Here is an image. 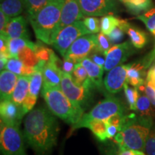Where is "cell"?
Returning a JSON list of instances; mask_svg holds the SVG:
<instances>
[{"label": "cell", "mask_w": 155, "mask_h": 155, "mask_svg": "<svg viewBox=\"0 0 155 155\" xmlns=\"http://www.w3.org/2000/svg\"><path fill=\"white\" fill-rule=\"evenodd\" d=\"M59 124L55 115L45 107L32 110L24 122V138L37 155H50L57 144Z\"/></svg>", "instance_id": "1"}, {"label": "cell", "mask_w": 155, "mask_h": 155, "mask_svg": "<svg viewBox=\"0 0 155 155\" xmlns=\"http://www.w3.org/2000/svg\"><path fill=\"white\" fill-rule=\"evenodd\" d=\"M153 127V119L135 114L126 115L121 131L114 138L119 150L144 152L147 139Z\"/></svg>", "instance_id": "2"}, {"label": "cell", "mask_w": 155, "mask_h": 155, "mask_svg": "<svg viewBox=\"0 0 155 155\" xmlns=\"http://www.w3.org/2000/svg\"><path fill=\"white\" fill-rule=\"evenodd\" d=\"M64 0H53L37 14L28 17L37 39L52 45L61 19Z\"/></svg>", "instance_id": "3"}, {"label": "cell", "mask_w": 155, "mask_h": 155, "mask_svg": "<svg viewBox=\"0 0 155 155\" xmlns=\"http://www.w3.org/2000/svg\"><path fill=\"white\" fill-rule=\"evenodd\" d=\"M42 96L50 111L70 125L76 124L84 114V110L77 107L61 88L43 84Z\"/></svg>", "instance_id": "4"}, {"label": "cell", "mask_w": 155, "mask_h": 155, "mask_svg": "<svg viewBox=\"0 0 155 155\" xmlns=\"http://www.w3.org/2000/svg\"><path fill=\"white\" fill-rule=\"evenodd\" d=\"M125 107L119 99L114 97H108L94 107L91 111L84 114L80 121L73 126V129L85 127L87 124L93 120L106 121L115 115H125Z\"/></svg>", "instance_id": "5"}, {"label": "cell", "mask_w": 155, "mask_h": 155, "mask_svg": "<svg viewBox=\"0 0 155 155\" xmlns=\"http://www.w3.org/2000/svg\"><path fill=\"white\" fill-rule=\"evenodd\" d=\"M19 127L1 123L0 150L2 155H28L25 150L24 136Z\"/></svg>", "instance_id": "6"}, {"label": "cell", "mask_w": 155, "mask_h": 155, "mask_svg": "<svg viewBox=\"0 0 155 155\" xmlns=\"http://www.w3.org/2000/svg\"><path fill=\"white\" fill-rule=\"evenodd\" d=\"M61 88L77 107L83 110L88 107L91 99V91L94 89L77 84L73 80L72 75L64 72H62Z\"/></svg>", "instance_id": "7"}, {"label": "cell", "mask_w": 155, "mask_h": 155, "mask_svg": "<svg viewBox=\"0 0 155 155\" xmlns=\"http://www.w3.org/2000/svg\"><path fill=\"white\" fill-rule=\"evenodd\" d=\"M88 34H91V32L87 29L83 21H76L60 31L52 45L64 57L71 45L77 39Z\"/></svg>", "instance_id": "8"}, {"label": "cell", "mask_w": 155, "mask_h": 155, "mask_svg": "<svg viewBox=\"0 0 155 155\" xmlns=\"http://www.w3.org/2000/svg\"><path fill=\"white\" fill-rule=\"evenodd\" d=\"M96 47H98V35H85L71 45L63 58H66L75 64L81 63L84 58L88 57Z\"/></svg>", "instance_id": "9"}, {"label": "cell", "mask_w": 155, "mask_h": 155, "mask_svg": "<svg viewBox=\"0 0 155 155\" xmlns=\"http://www.w3.org/2000/svg\"><path fill=\"white\" fill-rule=\"evenodd\" d=\"M135 48L131 41L112 46L106 53L104 71L108 72L114 68L123 64L131 55L135 53Z\"/></svg>", "instance_id": "10"}, {"label": "cell", "mask_w": 155, "mask_h": 155, "mask_svg": "<svg viewBox=\"0 0 155 155\" xmlns=\"http://www.w3.org/2000/svg\"><path fill=\"white\" fill-rule=\"evenodd\" d=\"M85 16L98 17L109 15L115 10L114 0H77Z\"/></svg>", "instance_id": "11"}, {"label": "cell", "mask_w": 155, "mask_h": 155, "mask_svg": "<svg viewBox=\"0 0 155 155\" xmlns=\"http://www.w3.org/2000/svg\"><path fill=\"white\" fill-rule=\"evenodd\" d=\"M129 67V64H121L108 71L104 78V85L108 93L114 94L121 90L127 82Z\"/></svg>", "instance_id": "12"}, {"label": "cell", "mask_w": 155, "mask_h": 155, "mask_svg": "<svg viewBox=\"0 0 155 155\" xmlns=\"http://www.w3.org/2000/svg\"><path fill=\"white\" fill-rule=\"evenodd\" d=\"M77 0H64V3L61 9V19L56 29L55 38L60 31L68 25L73 24L76 21L80 20L84 17ZM55 40V39H54Z\"/></svg>", "instance_id": "13"}, {"label": "cell", "mask_w": 155, "mask_h": 155, "mask_svg": "<svg viewBox=\"0 0 155 155\" xmlns=\"http://www.w3.org/2000/svg\"><path fill=\"white\" fill-rule=\"evenodd\" d=\"M152 65V64L147 56L135 63H129L127 71V83L131 86L139 88L146 81L147 69Z\"/></svg>", "instance_id": "14"}, {"label": "cell", "mask_w": 155, "mask_h": 155, "mask_svg": "<svg viewBox=\"0 0 155 155\" xmlns=\"http://www.w3.org/2000/svg\"><path fill=\"white\" fill-rule=\"evenodd\" d=\"M1 123L7 125L19 126L25 114L22 106H19L12 100L2 101L0 105Z\"/></svg>", "instance_id": "15"}, {"label": "cell", "mask_w": 155, "mask_h": 155, "mask_svg": "<svg viewBox=\"0 0 155 155\" xmlns=\"http://www.w3.org/2000/svg\"><path fill=\"white\" fill-rule=\"evenodd\" d=\"M57 55L54 53L51 58L46 63L42 69V76L45 85L50 86H55L61 88L62 70L55 63V58Z\"/></svg>", "instance_id": "16"}, {"label": "cell", "mask_w": 155, "mask_h": 155, "mask_svg": "<svg viewBox=\"0 0 155 155\" xmlns=\"http://www.w3.org/2000/svg\"><path fill=\"white\" fill-rule=\"evenodd\" d=\"M1 33H5L9 39L30 38L26 19L22 16L11 18L6 27L5 30Z\"/></svg>", "instance_id": "17"}, {"label": "cell", "mask_w": 155, "mask_h": 155, "mask_svg": "<svg viewBox=\"0 0 155 155\" xmlns=\"http://www.w3.org/2000/svg\"><path fill=\"white\" fill-rule=\"evenodd\" d=\"M19 75L4 70L0 74V96L2 101L12 100Z\"/></svg>", "instance_id": "18"}, {"label": "cell", "mask_w": 155, "mask_h": 155, "mask_svg": "<svg viewBox=\"0 0 155 155\" xmlns=\"http://www.w3.org/2000/svg\"><path fill=\"white\" fill-rule=\"evenodd\" d=\"M81 63L83 66L86 68L88 77L90 78L96 88L99 91H103L104 82L102 81V77L104 74V68L97 65L88 57L84 58Z\"/></svg>", "instance_id": "19"}, {"label": "cell", "mask_w": 155, "mask_h": 155, "mask_svg": "<svg viewBox=\"0 0 155 155\" xmlns=\"http://www.w3.org/2000/svg\"><path fill=\"white\" fill-rule=\"evenodd\" d=\"M31 75H19L12 101L19 106H22L30 90Z\"/></svg>", "instance_id": "20"}, {"label": "cell", "mask_w": 155, "mask_h": 155, "mask_svg": "<svg viewBox=\"0 0 155 155\" xmlns=\"http://www.w3.org/2000/svg\"><path fill=\"white\" fill-rule=\"evenodd\" d=\"M24 9L23 0H1V10L10 19L19 16Z\"/></svg>", "instance_id": "21"}, {"label": "cell", "mask_w": 155, "mask_h": 155, "mask_svg": "<svg viewBox=\"0 0 155 155\" xmlns=\"http://www.w3.org/2000/svg\"><path fill=\"white\" fill-rule=\"evenodd\" d=\"M125 32H127L130 41L132 45L137 49L144 48V46L147 44V35L144 31L139 30L137 28L132 26L129 24L126 29Z\"/></svg>", "instance_id": "22"}, {"label": "cell", "mask_w": 155, "mask_h": 155, "mask_svg": "<svg viewBox=\"0 0 155 155\" xmlns=\"http://www.w3.org/2000/svg\"><path fill=\"white\" fill-rule=\"evenodd\" d=\"M137 111L138 115L141 117L153 119L155 116V110L152 104L145 94L139 96L137 103Z\"/></svg>", "instance_id": "23"}, {"label": "cell", "mask_w": 155, "mask_h": 155, "mask_svg": "<svg viewBox=\"0 0 155 155\" xmlns=\"http://www.w3.org/2000/svg\"><path fill=\"white\" fill-rule=\"evenodd\" d=\"M27 46L30 47L35 50L36 48V44L31 42L29 39L26 38L9 39L8 42V49L11 58H17L19 52L23 48L27 47Z\"/></svg>", "instance_id": "24"}, {"label": "cell", "mask_w": 155, "mask_h": 155, "mask_svg": "<svg viewBox=\"0 0 155 155\" xmlns=\"http://www.w3.org/2000/svg\"><path fill=\"white\" fill-rule=\"evenodd\" d=\"M84 128H88L92 131L97 139L101 141L107 140V125L106 121L103 120H93L88 122Z\"/></svg>", "instance_id": "25"}, {"label": "cell", "mask_w": 155, "mask_h": 155, "mask_svg": "<svg viewBox=\"0 0 155 155\" xmlns=\"http://www.w3.org/2000/svg\"><path fill=\"white\" fill-rule=\"evenodd\" d=\"M129 12L133 14H139L152 9V0H121Z\"/></svg>", "instance_id": "26"}, {"label": "cell", "mask_w": 155, "mask_h": 155, "mask_svg": "<svg viewBox=\"0 0 155 155\" xmlns=\"http://www.w3.org/2000/svg\"><path fill=\"white\" fill-rule=\"evenodd\" d=\"M17 58L24 63V65L28 66L35 67L39 62L35 50L28 46L23 48L19 52Z\"/></svg>", "instance_id": "27"}, {"label": "cell", "mask_w": 155, "mask_h": 155, "mask_svg": "<svg viewBox=\"0 0 155 155\" xmlns=\"http://www.w3.org/2000/svg\"><path fill=\"white\" fill-rule=\"evenodd\" d=\"M42 82H43V76H42V71L37 70L30 77V90L28 94L38 98L39 93L42 88Z\"/></svg>", "instance_id": "28"}, {"label": "cell", "mask_w": 155, "mask_h": 155, "mask_svg": "<svg viewBox=\"0 0 155 155\" xmlns=\"http://www.w3.org/2000/svg\"><path fill=\"white\" fill-rule=\"evenodd\" d=\"M53 0H23L28 17L35 15Z\"/></svg>", "instance_id": "29"}, {"label": "cell", "mask_w": 155, "mask_h": 155, "mask_svg": "<svg viewBox=\"0 0 155 155\" xmlns=\"http://www.w3.org/2000/svg\"><path fill=\"white\" fill-rule=\"evenodd\" d=\"M124 89L129 109L131 111H137V103L139 96V89L136 87L129 86L127 82L124 86Z\"/></svg>", "instance_id": "30"}, {"label": "cell", "mask_w": 155, "mask_h": 155, "mask_svg": "<svg viewBox=\"0 0 155 155\" xmlns=\"http://www.w3.org/2000/svg\"><path fill=\"white\" fill-rule=\"evenodd\" d=\"M119 19L113 15H106L101 19V30L104 34L108 35L111 31L119 25Z\"/></svg>", "instance_id": "31"}, {"label": "cell", "mask_w": 155, "mask_h": 155, "mask_svg": "<svg viewBox=\"0 0 155 155\" xmlns=\"http://www.w3.org/2000/svg\"><path fill=\"white\" fill-rule=\"evenodd\" d=\"M137 19L144 22L148 30L155 36V8H152L143 15H139Z\"/></svg>", "instance_id": "32"}, {"label": "cell", "mask_w": 155, "mask_h": 155, "mask_svg": "<svg viewBox=\"0 0 155 155\" xmlns=\"http://www.w3.org/2000/svg\"><path fill=\"white\" fill-rule=\"evenodd\" d=\"M72 77L73 80L77 84L80 85V86H83V84L87 81L88 78V75L87 73V71L81 63H76L75 65L74 69L72 73Z\"/></svg>", "instance_id": "33"}, {"label": "cell", "mask_w": 155, "mask_h": 155, "mask_svg": "<svg viewBox=\"0 0 155 155\" xmlns=\"http://www.w3.org/2000/svg\"><path fill=\"white\" fill-rule=\"evenodd\" d=\"M24 63L18 58H10L8 60L5 69L18 75H22Z\"/></svg>", "instance_id": "34"}, {"label": "cell", "mask_w": 155, "mask_h": 155, "mask_svg": "<svg viewBox=\"0 0 155 155\" xmlns=\"http://www.w3.org/2000/svg\"><path fill=\"white\" fill-rule=\"evenodd\" d=\"M35 54L39 61H43L48 62L51 58V56L54 52L51 49L45 47L40 43L36 44V48L35 50Z\"/></svg>", "instance_id": "35"}, {"label": "cell", "mask_w": 155, "mask_h": 155, "mask_svg": "<svg viewBox=\"0 0 155 155\" xmlns=\"http://www.w3.org/2000/svg\"><path fill=\"white\" fill-rule=\"evenodd\" d=\"M141 92L144 93L146 96L150 100L152 105L155 107V86L151 83L150 81H147L142 86H141L138 88Z\"/></svg>", "instance_id": "36"}, {"label": "cell", "mask_w": 155, "mask_h": 155, "mask_svg": "<svg viewBox=\"0 0 155 155\" xmlns=\"http://www.w3.org/2000/svg\"><path fill=\"white\" fill-rule=\"evenodd\" d=\"M83 22L91 33H98L101 30V23L99 19L97 17H85Z\"/></svg>", "instance_id": "37"}, {"label": "cell", "mask_w": 155, "mask_h": 155, "mask_svg": "<svg viewBox=\"0 0 155 155\" xmlns=\"http://www.w3.org/2000/svg\"><path fill=\"white\" fill-rule=\"evenodd\" d=\"M106 57V54L98 49V47L95 48L91 53H90V55H88V58L92 61H94L97 65H98L99 66L103 68H104V65H105Z\"/></svg>", "instance_id": "38"}, {"label": "cell", "mask_w": 155, "mask_h": 155, "mask_svg": "<svg viewBox=\"0 0 155 155\" xmlns=\"http://www.w3.org/2000/svg\"><path fill=\"white\" fill-rule=\"evenodd\" d=\"M144 152L147 155H155V125L152 127L147 137Z\"/></svg>", "instance_id": "39"}, {"label": "cell", "mask_w": 155, "mask_h": 155, "mask_svg": "<svg viewBox=\"0 0 155 155\" xmlns=\"http://www.w3.org/2000/svg\"><path fill=\"white\" fill-rule=\"evenodd\" d=\"M111 42H110L108 35L104 34L103 32H100L98 34V48L101 51L107 53L108 50L111 48Z\"/></svg>", "instance_id": "40"}, {"label": "cell", "mask_w": 155, "mask_h": 155, "mask_svg": "<svg viewBox=\"0 0 155 155\" xmlns=\"http://www.w3.org/2000/svg\"><path fill=\"white\" fill-rule=\"evenodd\" d=\"M124 33L125 32L121 28H119V26H116L111 31V33L108 35V37L111 44L116 45L119 43L123 40V38H124Z\"/></svg>", "instance_id": "41"}, {"label": "cell", "mask_w": 155, "mask_h": 155, "mask_svg": "<svg viewBox=\"0 0 155 155\" xmlns=\"http://www.w3.org/2000/svg\"><path fill=\"white\" fill-rule=\"evenodd\" d=\"M36 97L32 96L30 95H28V96L25 98V101L22 104V108L24 110L25 113L27 114L28 112H30L32 110V108L35 105L37 101Z\"/></svg>", "instance_id": "42"}, {"label": "cell", "mask_w": 155, "mask_h": 155, "mask_svg": "<svg viewBox=\"0 0 155 155\" xmlns=\"http://www.w3.org/2000/svg\"><path fill=\"white\" fill-rule=\"evenodd\" d=\"M9 39L5 33H1L0 36V54L9 55L8 49V42ZM11 56V55H10Z\"/></svg>", "instance_id": "43"}, {"label": "cell", "mask_w": 155, "mask_h": 155, "mask_svg": "<svg viewBox=\"0 0 155 155\" xmlns=\"http://www.w3.org/2000/svg\"><path fill=\"white\" fill-rule=\"evenodd\" d=\"M75 64L69 60L64 58L63 65H62V71L64 73L72 74Z\"/></svg>", "instance_id": "44"}, {"label": "cell", "mask_w": 155, "mask_h": 155, "mask_svg": "<svg viewBox=\"0 0 155 155\" xmlns=\"http://www.w3.org/2000/svg\"><path fill=\"white\" fill-rule=\"evenodd\" d=\"M10 20V18L5 15L2 10H0V31L1 32L5 30L6 27Z\"/></svg>", "instance_id": "45"}, {"label": "cell", "mask_w": 155, "mask_h": 155, "mask_svg": "<svg viewBox=\"0 0 155 155\" xmlns=\"http://www.w3.org/2000/svg\"><path fill=\"white\" fill-rule=\"evenodd\" d=\"M146 80L155 86V65H152L148 71Z\"/></svg>", "instance_id": "46"}, {"label": "cell", "mask_w": 155, "mask_h": 155, "mask_svg": "<svg viewBox=\"0 0 155 155\" xmlns=\"http://www.w3.org/2000/svg\"><path fill=\"white\" fill-rule=\"evenodd\" d=\"M135 152L131 150H119L116 155H135Z\"/></svg>", "instance_id": "47"}, {"label": "cell", "mask_w": 155, "mask_h": 155, "mask_svg": "<svg viewBox=\"0 0 155 155\" xmlns=\"http://www.w3.org/2000/svg\"><path fill=\"white\" fill-rule=\"evenodd\" d=\"M8 60L9 59H7V58L0 56V70H1V71H4V69H5L6 65H7V62H8Z\"/></svg>", "instance_id": "48"}, {"label": "cell", "mask_w": 155, "mask_h": 155, "mask_svg": "<svg viewBox=\"0 0 155 155\" xmlns=\"http://www.w3.org/2000/svg\"><path fill=\"white\" fill-rule=\"evenodd\" d=\"M135 155H146L144 152H141V151H136Z\"/></svg>", "instance_id": "49"}]
</instances>
